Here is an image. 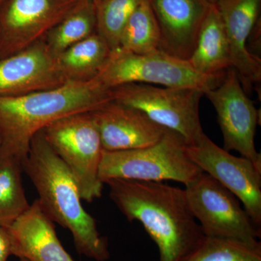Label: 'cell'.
<instances>
[{"mask_svg":"<svg viewBox=\"0 0 261 261\" xmlns=\"http://www.w3.org/2000/svg\"><path fill=\"white\" fill-rule=\"evenodd\" d=\"M110 197L130 222L142 224L157 245L159 261H182L204 235L185 189L163 181L113 178Z\"/></svg>","mask_w":261,"mask_h":261,"instance_id":"obj_1","label":"cell"},{"mask_svg":"<svg viewBox=\"0 0 261 261\" xmlns=\"http://www.w3.org/2000/svg\"><path fill=\"white\" fill-rule=\"evenodd\" d=\"M23 170L37 190L43 210L70 231L77 252L97 261L108 260L107 238L101 236L96 220L84 209L74 176L49 145L44 129L33 137Z\"/></svg>","mask_w":261,"mask_h":261,"instance_id":"obj_2","label":"cell"},{"mask_svg":"<svg viewBox=\"0 0 261 261\" xmlns=\"http://www.w3.org/2000/svg\"><path fill=\"white\" fill-rule=\"evenodd\" d=\"M111 100L110 89L94 80L68 82L58 88L19 97H0V157L23 164L38 132L63 117L92 112Z\"/></svg>","mask_w":261,"mask_h":261,"instance_id":"obj_3","label":"cell"},{"mask_svg":"<svg viewBox=\"0 0 261 261\" xmlns=\"http://www.w3.org/2000/svg\"><path fill=\"white\" fill-rule=\"evenodd\" d=\"M179 134L166 129L161 140L145 148L103 151L99 177L137 181L180 182L187 186L203 171L190 159Z\"/></svg>","mask_w":261,"mask_h":261,"instance_id":"obj_4","label":"cell"},{"mask_svg":"<svg viewBox=\"0 0 261 261\" xmlns=\"http://www.w3.org/2000/svg\"><path fill=\"white\" fill-rule=\"evenodd\" d=\"M225 73L205 75L197 73L187 61L160 50L135 54L117 48L111 51L102 69L94 79L107 89L127 84L200 89L205 93L216 88Z\"/></svg>","mask_w":261,"mask_h":261,"instance_id":"obj_5","label":"cell"},{"mask_svg":"<svg viewBox=\"0 0 261 261\" xmlns=\"http://www.w3.org/2000/svg\"><path fill=\"white\" fill-rule=\"evenodd\" d=\"M44 134L74 176L82 200L92 202L101 197L104 184L99 171L104 149L92 112L63 117L46 127Z\"/></svg>","mask_w":261,"mask_h":261,"instance_id":"obj_6","label":"cell"},{"mask_svg":"<svg viewBox=\"0 0 261 261\" xmlns=\"http://www.w3.org/2000/svg\"><path fill=\"white\" fill-rule=\"evenodd\" d=\"M113 100L136 108L152 121L172 130L193 145L205 135L200 118L204 92L145 84H127L110 89Z\"/></svg>","mask_w":261,"mask_h":261,"instance_id":"obj_7","label":"cell"},{"mask_svg":"<svg viewBox=\"0 0 261 261\" xmlns=\"http://www.w3.org/2000/svg\"><path fill=\"white\" fill-rule=\"evenodd\" d=\"M185 190L192 214L205 236L258 241L261 226L242 207L238 197L210 175L202 173Z\"/></svg>","mask_w":261,"mask_h":261,"instance_id":"obj_8","label":"cell"},{"mask_svg":"<svg viewBox=\"0 0 261 261\" xmlns=\"http://www.w3.org/2000/svg\"><path fill=\"white\" fill-rule=\"evenodd\" d=\"M204 95L217 115L225 150H235L261 168V155L255 145L258 111L244 89L238 73L228 68L224 80Z\"/></svg>","mask_w":261,"mask_h":261,"instance_id":"obj_9","label":"cell"},{"mask_svg":"<svg viewBox=\"0 0 261 261\" xmlns=\"http://www.w3.org/2000/svg\"><path fill=\"white\" fill-rule=\"evenodd\" d=\"M79 0H5L0 5V58L42 40Z\"/></svg>","mask_w":261,"mask_h":261,"instance_id":"obj_10","label":"cell"},{"mask_svg":"<svg viewBox=\"0 0 261 261\" xmlns=\"http://www.w3.org/2000/svg\"><path fill=\"white\" fill-rule=\"evenodd\" d=\"M187 151L204 173L238 197L252 221L261 226V168L246 158L230 154L206 135L188 145Z\"/></svg>","mask_w":261,"mask_h":261,"instance_id":"obj_11","label":"cell"},{"mask_svg":"<svg viewBox=\"0 0 261 261\" xmlns=\"http://www.w3.org/2000/svg\"><path fill=\"white\" fill-rule=\"evenodd\" d=\"M67 82L56 56L44 39L12 56L0 58V97L49 90Z\"/></svg>","mask_w":261,"mask_h":261,"instance_id":"obj_12","label":"cell"},{"mask_svg":"<svg viewBox=\"0 0 261 261\" xmlns=\"http://www.w3.org/2000/svg\"><path fill=\"white\" fill-rule=\"evenodd\" d=\"M261 0H219V10L236 70L245 92L261 81V60L249 50L247 43L257 25Z\"/></svg>","mask_w":261,"mask_h":261,"instance_id":"obj_13","label":"cell"},{"mask_svg":"<svg viewBox=\"0 0 261 261\" xmlns=\"http://www.w3.org/2000/svg\"><path fill=\"white\" fill-rule=\"evenodd\" d=\"M105 151L145 148L157 143L167 128L136 108L111 100L92 111Z\"/></svg>","mask_w":261,"mask_h":261,"instance_id":"obj_14","label":"cell"},{"mask_svg":"<svg viewBox=\"0 0 261 261\" xmlns=\"http://www.w3.org/2000/svg\"><path fill=\"white\" fill-rule=\"evenodd\" d=\"M151 3L159 25L160 50L188 61L210 3L206 0H151Z\"/></svg>","mask_w":261,"mask_h":261,"instance_id":"obj_15","label":"cell"},{"mask_svg":"<svg viewBox=\"0 0 261 261\" xmlns=\"http://www.w3.org/2000/svg\"><path fill=\"white\" fill-rule=\"evenodd\" d=\"M12 255L28 261H75L57 235L53 220L36 200L28 210L7 228Z\"/></svg>","mask_w":261,"mask_h":261,"instance_id":"obj_16","label":"cell"},{"mask_svg":"<svg viewBox=\"0 0 261 261\" xmlns=\"http://www.w3.org/2000/svg\"><path fill=\"white\" fill-rule=\"evenodd\" d=\"M200 74L216 75L231 68L229 44L216 4L209 5L195 50L187 61Z\"/></svg>","mask_w":261,"mask_h":261,"instance_id":"obj_17","label":"cell"},{"mask_svg":"<svg viewBox=\"0 0 261 261\" xmlns=\"http://www.w3.org/2000/svg\"><path fill=\"white\" fill-rule=\"evenodd\" d=\"M111 53L107 43L96 32L62 51L56 58L67 82H87L97 76Z\"/></svg>","mask_w":261,"mask_h":261,"instance_id":"obj_18","label":"cell"},{"mask_svg":"<svg viewBox=\"0 0 261 261\" xmlns=\"http://www.w3.org/2000/svg\"><path fill=\"white\" fill-rule=\"evenodd\" d=\"M97 28L93 0H79L73 10L44 38L54 56L95 34Z\"/></svg>","mask_w":261,"mask_h":261,"instance_id":"obj_19","label":"cell"},{"mask_svg":"<svg viewBox=\"0 0 261 261\" xmlns=\"http://www.w3.org/2000/svg\"><path fill=\"white\" fill-rule=\"evenodd\" d=\"M23 164L0 157V226L8 228L30 207L22 182Z\"/></svg>","mask_w":261,"mask_h":261,"instance_id":"obj_20","label":"cell"},{"mask_svg":"<svg viewBox=\"0 0 261 261\" xmlns=\"http://www.w3.org/2000/svg\"><path fill=\"white\" fill-rule=\"evenodd\" d=\"M160 37L151 0H145L127 20L118 48L135 54H147L159 50Z\"/></svg>","mask_w":261,"mask_h":261,"instance_id":"obj_21","label":"cell"},{"mask_svg":"<svg viewBox=\"0 0 261 261\" xmlns=\"http://www.w3.org/2000/svg\"><path fill=\"white\" fill-rule=\"evenodd\" d=\"M182 261H261V243L204 236Z\"/></svg>","mask_w":261,"mask_h":261,"instance_id":"obj_22","label":"cell"},{"mask_svg":"<svg viewBox=\"0 0 261 261\" xmlns=\"http://www.w3.org/2000/svg\"><path fill=\"white\" fill-rule=\"evenodd\" d=\"M145 0H96V32L111 51L119 47L121 33L132 13Z\"/></svg>","mask_w":261,"mask_h":261,"instance_id":"obj_23","label":"cell"},{"mask_svg":"<svg viewBox=\"0 0 261 261\" xmlns=\"http://www.w3.org/2000/svg\"><path fill=\"white\" fill-rule=\"evenodd\" d=\"M12 255L11 241L6 228L0 226V261H8Z\"/></svg>","mask_w":261,"mask_h":261,"instance_id":"obj_24","label":"cell"},{"mask_svg":"<svg viewBox=\"0 0 261 261\" xmlns=\"http://www.w3.org/2000/svg\"><path fill=\"white\" fill-rule=\"evenodd\" d=\"M207 3H211V4H215V3H217L219 0H206Z\"/></svg>","mask_w":261,"mask_h":261,"instance_id":"obj_25","label":"cell"},{"mask_svg":"<svg viewBox=\"0 0 261 261\" xmlns=\"http://www.w3.org/2000/svg\"><path fill=\"white\" fill-rule=\"evenodd\" d=\"M1 145H2V138H1V135H0V148H1Z\"/></svg>","mask_w":261,"mask_h":261,"instance_id":"obj_26","label":"cell"},{"mask_svg":"<svg viewBox=\"0 0 261 261\" xmlns=\"http://www.w3.org/2000/svg\"><path fill=\"white\" fill-rule=\"evenodd\" d=\"M5 1V0H0V5L3 4V3H4Z\"/></svg>","mask_w":261,"mask_h":261,"instance_id":"obj_27","label":"cell"},{"mask_svg":"<svg viewBox=\"0 0 261 261\" xmlns=\"http://www.w3.org/2000/svg\"><path fill=\"white\" fill-rule=\"evenodd\" d=\"M18 261H28L27 260H25V259H19Z\"/></svg>","mask_w":261,"mask_h":261,"instance_id":"obj_28","label":"cell"},{"mask_svg":"<svg viewBox=\"0 0 261 261\" xmlns=\"http://www.w3.org/2000/svg\"><path fill=\"white\" fill-rule=\"evenodd\" d=\"M93 1H94V2H95V1H96V0H93Z\"/></svg>","mask_w":261,"mask_h":261,"instance_id":"obj_29","label":"cell"}]
</instances>
